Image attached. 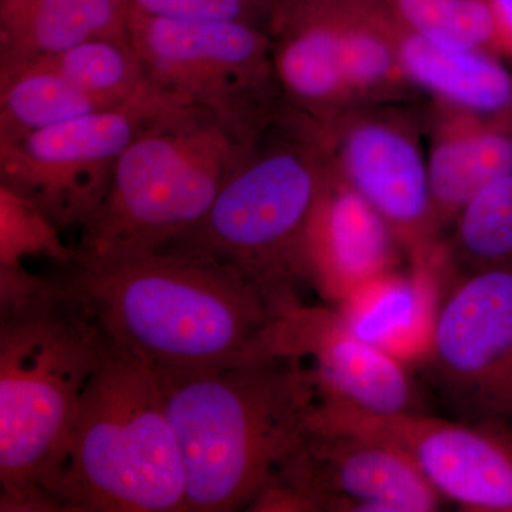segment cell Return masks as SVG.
Segmentation results:
<instances>
[{"instance_id": "obj_9", "label": "cell", "mask_w": 512, "mask_h": 512, "mask_svg": "<svg viewBox=\"0 0 512 512\" xmlns=\"http://www.w3.org/2000/svg\"><path fill=\"white\" fill-rule=\"evenodd\" d=\"M174 103L181 101L151 82L121 106L0 144V184L32 202L60 234L80 232L103 204L128 144Z\"/></svg>"}, {"instance_id": "obj_21", "label": "cell", "mask_w": 512, "mask_h": 512, "mask_svg": "<svg viewBox=\"0 0 512 512\" xmlns=\"http://www.w3.org/2000/svg\"><path fill=\"white\" fill-rule=\"evenodd\" d=\"M106 109L37 60L0 79V144Z\"/></svg>"}, {"instance_id": "obj_26", "label": "cell", "mask_w": 512, "mask_h": 512, "mask_svg": "<svg viewBox=\"0 0 512 512\" xmlns=\"http://www.w3.org/2000/svg\"><path fill=\"white\" fill-rule=\"evenodd\" d=\"M271 0H128L127 9L191 22H242L262 26Z\"/></svg>"}, {"instance_id": "obj_11", "label": "cell", "mask_w": 512, "mask_h": 512, "mask_svg": "<svg viewBox=\"0 0 512 512\" xmlns=\"http://www.w3.org/2000/svg\"><path fill=\"white\" fill-rule=\"evenodd\" d=\"M446 503L399 447L312 421L308 436L252 510L433 512Z\"/></svg>"}, {"instance_id": "obj_28", "label": "cell", "mask_w": 512, "mask_h": 512, "mask_svg": "<svg viewBox=\"0 0 512 512\" xmlns=\"http://www.w3.org/2000/svg\"><path fill=\"white\" fill-rule=\"evenodd\" d=\"M120 2H121V3H123V5H124V6H126V8H127V6H128V0H120Z\"/></svg>"}, {"instance_id": "obj_8", "label": "cell", "mask_w": 512, "mask_h": 512, "mask_svg": "<svg viewBox=\"0 0 512 512\" xmlns=\"http://www.w3.org/2000/svg\"><path fill=\"white\" fill-rule=\"evenodd\" d=\"M458 275L417 367L444 416L512 440V266Z\"/></svg>"}, {"instance_id": "obj_6", "label": "cell", "mask_w": 512, "mask_h": 512, "mask_svg": "<svg viewBox=\"0 0 512 512\" xmlns=\"http://www.w3.org/2000/svg\"><path fill=\"white\" fill-rule=\"evenodd\" d=\"M239 151L207 113L171 104L121 154L74 252L150 251L180 241L210 210Z\"/></svg>"}, {"instance_id": "obj_1", "label": "cell", "mask_w": 512, "mask_h": 512, "mask_svg": "<svg viewBox=\"0 0 512 512\" xmlns=\"http://www.w3.org/2000/svg\"><path fill=\"white\" fill-rule=\"evenodd\" d=\"M55 279L113 348L157 373L204 372L286 353L295 311L190 245L74 252Z\"/></svg>"}, {"instance_id": "obj_4", "label": "cell", "mask_w": 512, "mask_h": 512, "mask_svg": "<svg viewBox=\"0 0 512 512\" xmlns=\"http://www.w3.org/2000/svg\"><path fill=\"white\" fill-rule=\"evenodd\" d=\"M333 174L325 126L292 107L239 151L210 210L177 242L237 269L269 301L296 311L316 289L312 225Z\"/></svg>"}, {"instance_id": "obj_18", "label": "cell", "mask_w": 512, "mask_h": 512, "mask_svg": "<svg viewBox=\"0 0 512 512\" xmlns=\"http://www.w3.org/2000/svg\"><path fill=\"white\" fill-rule=\"evenodd\" d=\"M120 0H0V79L92 37H128Z\"/></svg>"}, {"instance_id": "obj_17", "label": "cell", "mask_w": 512, "mask_h": 512, "mask_svg": "<svg viewBox=\"0 0 512 512\" xmlns=\"http://www.w3.org/2000/svg\"><path fill=\"white\" fill-rule=\"evenodd\" d=\"M443 265L440 247L407 274L387 272L359 286L336 309L357 336L417 367L433 338Z\"/></svg>"}, {"instance_id": "obj_14", "label": "cell", "mask_w": 512, "mask_h": 512, "mask_svg": "<svg viewBox=\"0 0 512 512\" xmlns=\"http://www.w3.org/2000/svg\"><path fill=\"white\" fill-rule=\"evenodd\" d=\"M262 28L293 109L328 126L352 107L339 0H271Z\"/></svg>"}, {"instance_id": "obj_25", "label": "cell", "mask_w": 512, "mask_h": 512, "mask_svg": "<svg viewBox=\"0 0 512 512\" xmlns=\"http://www.w3.org/2000/svg\"><path fill=\"white\" fill-rule=\"evenodd\" d=\"M2 220V265L20 264L23 256L45 254L59 262L73 258L74 249L64 247L60 232L32 202L8 185L0 184Z\"/></svg>"}, {"instance_id": "obj_5", "label": "cell", "mask_w": 512, "mask_h": 512, "mask_svg": "<svg viewBox=\"0 0 512 512\" xmlns=\"http://www.w3.org/2000/svg\"><path fill=\"white\" fill-rule=\"evenodd\" d=\"M42 510L185 511L183 458L160 379L110 343L43 487Z\"/></svg>"}, {"instance_id": "obj_10", "label": "cell", "mask_w": 512, "mask_h": 512, "mask_svg": "<svg viewBox=\"0 0 512 512\" xmlns=\"http://www.w3.org/2000/svg\"><path fill=\"white\" fill-rule=\"evenodd\" d=\"M325 128L340 180L392 229L412 262L433 255L441 231L423 148V104L353 106Z\"/></svg>"}, {"instance_id": "obj_15", "label": "cell", "mask_w": 512, "mask_h": 512, "mask_svg": "<svg viewBox=\"0 0 512 512\" xmlns=\"http://www.w3.org/2000/svg\"><path fill=\"white\" fill-rule=\"evenodd\" d=\"M431 195L441 234L488 185L512 173V128L427 97Z\"/></svg>"}, {"instance_id": "obj_16", "label": "cell", "mask_w": 512, "mask_h": 512, "mask_svg": "<svg viewBox=\"0 0 512 512\" xmlns=\"http://www.w3.org/2000/svg\"><path fill=\"white\" fill-rule=\"evenodd\" d=\"M402 245L392 229L333 174L311 234L318 292L338 305L366 282L397 271Z\"/></svg>"}, {"instance_id": "obj_24", "label": "cell", "mask_w": 512, "mask_h": 512, "mask_svg": "<svg viewBox=\"0 0 512 512\" xmlns=\"http://www.w3.org/2000/svg\"><path fill=\"white\" fill-rule=\"evenodd\" d=\"M403 28L431 43L494 53L488 0H387Z\"/></svg>"}, {"instance_id": "obj_20", "label": "cell", "mask_w": 512, "mask_h": 512, "mask_svg": "<svg viewBox=\"0 0 512 512\" xmlns=\"http://www.w3.org/2000/svg\"><path fill=\"white\" fill-rule=\"evenodd\" d=\"M343 57L353 106L412 103L419 90L402 57L403 26L387 0H339Z\"/></svg>"}, {"instance_id": "obj_3", "label": "cell", "mask_w": 512, "mask_h": 512, "mask_svg": "<svg viewBox=\"0 0 512 512\" xmlns=\"http://www.w3.org/2000/svg\"><path fill=\"white\" fill-rule=\"evenodd\" d=\"M20 268L2 265V511H39L109 342L55 276L36 278Z\"/></svg>"}, {"instance_id": "obj_12", "label": "cell", "mask_w": 512, "mask_h": 512, "mask_svg": "<svg viewBox=\"0 0 512 512\" xmlns=\"http://www.w3.org/2000/svg\"><path fill=\"white\" fill-rule=\"evenodd\" d=\"M313 423L389 441L461 510L512 512V440L507 437L434 413L377 416L326 397Z\"/></svg>"}, {"instance_id": "obj_13", "label": "cell", "mask_w": 512, "mask_h": 512, "mask_svg": "<svg viewBox=\"0 0 512 512\" xmlns=\"http://www.w3.org/2000/svg\"><path fill=\"white\" fill-rule=\"evenodd\" d=\"M288 353L309 360L326 399L377 416L433 413L410 366L357 336L336 308L305 305L293 312Z\"/></svg>"}, {"instance_id": "obj_2", "label": "cell", "mask_w": 512, "mask_h": 512, "mask_svg": "<svg viewBox=\"0 0 512 512\" xmlns=\"http://www.w3.org/2000/svg\"><path fill=\"white\" fill-rule=\"evenodd\" d=\"M157 375L183 458L185 511L252 510L322 402L311 363L295 353Z\"/></svg>"}, {"instance_id": "obj_7", "label": "cell", "mask_w": 512, "mask_h": 512, "mask_svg": "<svg viewBox=\"0 0 512 512\" xmlns=\"http://www.w3.org/2000/svg\"><path fill=\"white\" fill-rule=\"evenodd\" d=\"M126 20L148 79L207 113L239 150L292 109L262 26L157 18L131 9Z\"/></svg>"}, {"instance_id": "obj_19", "label": "cell", "mask_w": 512, "mask_h": 512, "mask_svg": "<svg viewBox=\"0 0 512 512\" xmlns=\"http://www.w3.org/2000/svg\"><path fill=\"white\" fill-rule=\"evenodd\" d=\"M402 57L410 82L429 99L512 128V74L494 53L436 45L403 28Z\"/></svg>"}, {"instance_id": "obj_23", "label": "cell", "mask_w": 512, "mask_h": 512, "mask_svg": "<svg viewBox=\"0 0 512 512\" xmlns=\"http://www.w3.org/2000/svg\"><path fill=\"white\" fill-rule=\"evenodd\" d=\"M40 62L63 74L107 109L127 103L151 84L128 37H92Z\"/></svg>"}, {"instance_id": "obj_27", "label": "cell", "mask_w": 512, "mask_h": 512, "mask_svg": "<svg viewBox=\"0 0 512 512\" xmlns=\"http://www.w3.org/2000/svg\"><path fill=\"white\" fill-rule=\"evenodd\" d=\"M494 28V52L512 57V0H488Z\"/></svg>"}, {"instance_id": "obj_22", "label": "cell", "mask_w": 512, "mask_h": 512, "mask_svg": "<svg viewBox=\"0 0 512 512\" xmlns=\"http://www.w3.org/2000/svg\"><path fill=\"white\" fill-rule=\"evenodd\" d=\"M441 248L458 274L512 266V173L468 202Z\"/></svg>"}]
</instances>
